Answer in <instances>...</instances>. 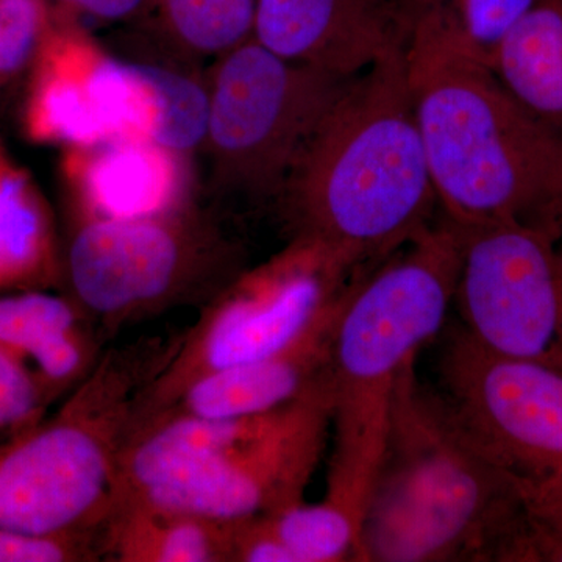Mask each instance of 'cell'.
I'll return each mask as SVG.
<instances>
[{
	"label": "cell",
	"instance_id": "obj_19",
	"mask_svg": "<svg viewBox=\"0 0 562 562\" xmlns=\"http://www.w3.org/2000/svg\"><path fill=\"white\" fill-rule=\"evenodd\" d=\"M257 0H150L139 22L166 49L213 63L254 36Z\"/></svg>",
	"mask_w": 562,
	"mask_h": 562
},
{
	"label": "cell",
	"instance_id": "obj_23",
	"mask_svg": "<svg viewBox=\"0 0 562 562\" xmlns=\"http://www.w3.org/2000/svg\"><path fill=\"white\" fill-rule=\"evenodd\" d=\"M505 562H562V471L520 479V519Z\"/></svg>",
	"mask_w": 562,
	"mask_h": 562
},
{
	"label": "cell",
	"instance_id": "obj_24",
	"mask_svg": "<svg viewBox=\"0 0 562 562\" xmlns=\"http://www.w3.org/2000/svg\"><path fill=\"white\" fill-rule=\"evenodd\" d=\"M103 335L94 322L85 321L44 339L27 357L47 402H57L88 379L101 361Z\"/></svg>",
	"mask_w": 562,
	"mask_h": 562
},
{
	"label": "cell",
	"instance_id": "obj_9",
	"mask_svg": "<svg viewBox=\"0 0 562 562\" xmlns=\"http://www.w3.org/2000/svg\"><path fill=\"white\" fill-rule=\"evenodd\" d=\"M29 76L22 131L46 146L158 138L161 94L138 61L121 60L79 21L55 14Z\"/></svg>",
	"mask_w": 562,
	"mask_h": 562
},
{
	"label": "cell",
	"instance_id": "obj_27",
	"mask_svg": "<svg viewBox=\"0 0 562 562\" xmlns=\"http://www.w3.org/2000/svg\"><path fill=\"white\" fill-rule=\"evenodd\" d=\"M532 3L535 0H449L465 46L487 66L503 36Z\"/></svg>",
	"mask_w": 562,
	"mask_h": 562
},
{
	"label": "cell",
	"instance_id": "obj_15",
	"mask_svg": "<svg viewBox=\"0 0 562 562\" xmlns=\"http://www.w3.org/2000/svg\"><path fill=\"white\" fill-rule=\"evenodd\" d=\"M349 288L350 283H347L321 319L290 346L268 357L201 376L135 431L162 419L251 416L272 412L301 398L327 373L333 335L346 305Z\"/></svg>",
	"mask_w": 562,
	"mask_h": 562
},
{
	"label": "cell",
	"instance_id": "obj_29",
	"mask_svg": "<svg viewBox=\"0 0 562 562\" xmlns=\"http://www.w3.org/2000/svg\"><path fill=\"white\" fill-rule=\"evenodd\" d=\"M63 13L77 20L90 18L99 22L138 21L150 0H58Z\"/></svg>",
	"mask_w": 562,
	"mask_h": 562
},
{
	"label": "cell",
	"instance_id": "obj_16",
	"mask_svg": "<svg viewBox=\"0 0 562 562\" xmlns=\"http://www.w3.org/2000/svg\"><path fill=\"white\" fill-rule=\"evenodd\" d=\"M63 281V249L49 202L0 138V294L50 290Z\"/></svg>",
	"mask_w": 562,
	"mask_h": 562
},
{
	"label": "cell",
	"instance_id": "obj_17",
	"mask_svg": "<svg viewBox=\"0 0 562 562\" xmlns=\"http://www.w3.org/2000/svg\"><path fill=\"white\" fill-rule=\"evenodd\" d=\"M232 522L140 505L111 509L99 530L101 561L228 562Z\"/></svg>",
	"mask_w": 562,
	"mask_h": 562
},
{
	"label": "cell",
	"instance_id": "obj_4",
	"mask_svg": "<svg viewBox=\"0 0 562 562\" xmlns=\"http://www.w3.org/2000/svg\"><path fill=\"white\" fill-rule=\"evenodd\" d=\"M460 227L438 221L380 268L350 281L333 335V449L325 498L361 527L403 372L441 331L461 265Z\"/></svg>",
	"mask_w": 562,
	"mask_h": 562
},
{
	"label": "cell",
	"instance_id": "obj_12",
	"mask_svg": "<svg viewBox=\"0 0 562 562\" xmlns=\"http://www.w3.org/2000/svg\"><path fill=\"white\" fill-rule=\"evenodd\" d=\"M439 376L454 419L503 469L520 479L562 471V369L495 353L458 327Z\"/></svg>",
	"mask_w": 562,
	"mask_h": 562
},
{
	"label": "cell",
	"instance_id": "obj_30",
	"mask_svg": "<svg viewBox=\"0 0 562 562\" xmlns=\"http://www.w3.org/2000/svg\"><path fill=\"white\" fill-rule=\"evenodd\" d=\"M560 261H561V355H562V247H560Z\"/></svg>",
	"mask_w": 562,
	"mask_h": 562
},
{
	"label": "cell",
	"instance_id": "obj_8",
	"mask_svg": "<svg viewBox=\"0 0 562 562\" xmlns=\"http://www.w3.org/2000/svg\"><path fill=\"white\" fill-rule=\"evenodd\" d=\"M349 276L302 239H290L265 265L244 269L202 306L171 362L140 392L132 432L201 376L268 357L301 338L338 299Z\"/></svg>",
	"mask_w": 562,
	"mask_h": 562
},
{
	"label": "cell",
	"instance_id": "obj_1",
	"mask_svg": "<svg viewBox=\"0 0 562 562\" xmlns=\"http://www.w3.org/2000/svg\"><path fill=\"white\" fill-rule=\"evenodd\" d=\"M406 76L439 213L562 238V136L473 55L449 0H409Z\"/></svg>",
	"mask_w": 562,
	"mask_h": 562
},
{
	"label": "cell",
	"instance_id": "obj_2",
	"mask_svg": "<svg viewBox=\"0 0 562 562\" xmlns=\"http://www.w3.org/2000/svg\"><path fill=\"white\" fill-rule=\"evenodd\" d=\"M405 38L350 80L273 202L290 239L321 247L350 273L387 260L438 221Z\"/></svg>",
	"mask_w": 562,
	"mask_h": 562
},
{
	"label": "cell",
	"instance_id": "obj_3",
	"mask_svg": "<svg viewBox=\"0 0 562 562\" xmlns=\"http://www.w3.org/2000/svg\"><path fill=\"white\" fill-rule=\"evenodd\" d=\"M414 362L361 520L364 561H505L520 519V476L472 441Z\"/></svg>",
	"mask_w": 562,
	"mask_h": 562
},
{
	"label": "cell",
	"instance_id": "obj_21",
	"mask_svg": "<svg viewBox=\"0 0 562 562\" xmlns=\"http://www.w3.org/2000/svg\"><path fill=\"white\" fill-rule=\"evenodd\" d=\"M138 61V60H136ZM161 94L162 122L158 143L184 155L195 154L205 146L210 116V92L206 77L188 66L158 60H139Z\"/></svg>",
	"mask_w": 562,
	"mask_h": 562
},
{
	"label": "cell",
	"instance_id": "obj_11",
	"mask_svg": "<svg viewBox=\"0 0 562 562\" xmlns=\"http://www.w3.org/2000/svg\"><path fill=\"white\" fill-rule=\"evenodd\" d=\"M330 431L327 372L269 435L213 460L162 473L154 482L116 498L111 509L140 505L217 522H238L280 512L303 501Z\"/></svg>",
	"mask_w": 562,
	"mask_h": 562
},
{
	"label": "cell",
	"instance_id": "obj_28",
	"mask_svg": "<svg viewBox=\"0 0 562 562\" xmlns=\"http://www.w3.org/2000/svg\"><path fill=\"white\" fill-rule=\"evenodd\" d=\"M101 561L98 536H36L0 527V562Z\"/></svg>",
	"mask_w": 562,
	"mask_h": 562
},
{
	"label": "cell",
	"instance_id": "obj_5",
	"mask_svg": "<svg viewBox=\"0 0 562 562\" xmlns=\"http://www.w3.org/2000/svg\"><path fill=\"white\" fill-rule=\"evenodd\" d=\"M181 338L183 331H172L106 349L57 412L0 443V527L99 538L139 394L171 362Z\"/></svg>",
	"mask_w": 562,
	"mask_h": 562
},
{
	"label": "cell",
	"instance_id": "obj_6",
	"mask_svg": "<svg viewBox=\"0 0 562 562\" xmlns=\"http://www.w3.org/2000/svg\"><path fill=\"white\" fill-rule=\"evenodd\" d=\"M246 249L194 202L138 220L70 221L63 281L109 339L180 306L205 305L246 268Z\"/></svg>",
	"mask_w": 562,
	"mask_h": 562
},
{
	"label": "cell",
	"instance_id": "obj_10",
	"mask_svg": "<svg viewBox=\"0 0 562 562\" xmlns=\"http://www.w3.org/2000/svg\"><path fill=\"white\" fill-rule=\"evenodd\" d=\"M460 231L462 330L495 353L562 369L560 239L516 222Z\"/></svg>",
	"mask_w": 562,
	"mask_h": 562
},
{
	"label": "cell",
	"instance_id": "obj_7",
	"mask_svg": "<svg viewBox=\"0 0 562 562\" xmlns=\"http://www.w3.org/2000/svg\"><path fill=\"white\" fill-rule=\"evenodd\" d=\"M357 77V76H355ZM350 79L286 60L257 40L211 63L205 146L222 194L273 203Z\"/></svg>",
	"mask_w": 562,
	"mask_h": 562
},
{
	"label": "cell",
	"instance_id": "obj_13",
	"mask_svg": "<svg viewBox=\"0 0 562 562\" xmlns=\"http://www.w3.org/2000/svg\"><path fill=\"white\" fill-rule=\"evenodd\" d=\"M60 173L70 221L138 220L194 202L190 155L155 139L65 147Z\"/></svg>",
	"mask_w": 562,
	"mask_h": 562
},
{
	"label": "cell",
	"instance_id": "obj_18",
	"mask_svg": "<svg viewBox=\"0 0 562 562\" xmlns=\"http://www.w3.org/2000/svg\"><path fill=\"white\" fill-rule=\"evenodd\" d=\"M503 87L562 136V0H535L490 61Z\"/></svg>",
	"mask_w": 562,
	"mask_h": 562
},
{
	"label": "cell",
	"instance_id": "obj_26",
	"mask_svg": "<svg viewBox=\"0 0 562 562\" xmlns=\"http://www.w3.org/2000/svg\"><path fill=\"white\" fill-rule=\"evenodd\" d=\"M49 406L31 364L0 346V443L43 419Z\"/></svg>",
	"mask_w": 562,
	"mask_h": 562
},
{
	"label": "cell",
	"instance_id": "obj_20",
	"mask_svg": "<svg viewBox=\"0 0 562 562\" xmlns=\"http://www.w3.org/2000/svg\"><path fill=\"white\" fill-rule=\"evenodd\" d=\"M265 517L292 562L364 561L360 524L328 498L313 505L302 501Z\"/></svg>",
	"mask_w": 562,
	"mask_h": 562
},
{
	"label": "cell",
	"instance_id": "obj_25",
	"mask_svg": "<svg viewBox=\"0 0 562 562\" xmlns=\"http://www.w3.org/2000/svg\"><path fill=\"white\" fill-rule=\"evenodd\" d=\"M54 18L46 0H0V90L31 70Z\"/></svg>",
	"mask_w": 562,
	"mask_h": 562
},
{
	"label": "cell",
	"instance_id": "obj_22",
	"mask_svg": "<svg viewBox=\"0 0 562 562\" xmlns=\"http://www.w3.org/2000/svg\"><path fill=\"white\" fill-rule=\"evenodd\" d=\"M85 321L91 319L69 294L47 290L0 294V346L24 360L44 339Z\"/></svg>",
	"mask_w": 562,
	"mask_h": 562
},
{
	"label": "cell",
	"instance_id": "obj_14",
	"mask_svg": "<svg viewBox=\"0 0 562 562\" xmlns=\"http://www.w3.org/2000/svg\"><path fill=\"white\" fill-rule=\"evenodd\" d=\"M409 0H257L254 38L286 60L358 76L408 27Z\"/></svg>",
	"mask_w": 562,
	"mask_h": 562
}]
</instances>
